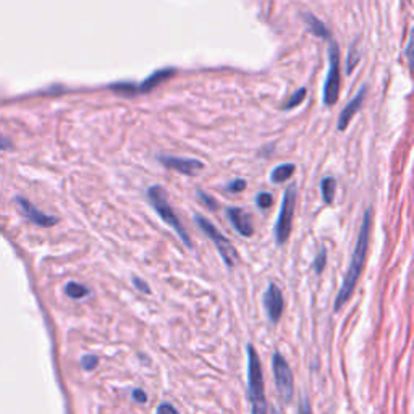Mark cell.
Here are the masks:
<instances>
[{
  "instance_id": "cb8c5ba5",
  "label": "cell",
  "mask_w": 414,
  "mask_h": 414,
  "mask_svg": "<svg viewBox=\"0 0 414 414\" xmlns=\"http://www.w3.org/2000/svg\"><path fill=\"white\" fill-rule=\"evenodd\" d=\"M131 395H133V400L138 401V403H146V400H148V395L143 392V388H134Z\"/></svg>"
},
{
  "instance_id": "7402d4cb",
  "label": "cell",
  "mask_w": 414,
  "mask_h": 414,
  "mask_svg": "<svg viewBox=\"0 0 414 414\" xmlns=\"http://www.w3.org/2000/svg\"><path fill=\"white\" fill-rule=\"evenodd\" d=\"M245 188H246V181L243 178H236L227 185V191H229V193H241Z\"/></svg>"
},
{
  "instance_id": "277c9868",
  "label": "cell",
  "mask_w": 414,
  "mask_h": 414,
  "mask_svg": "<svg viewBox=\"0 0 414 414\" xmlns=\"http://www.w3.org/2000/svg\"><path fill=\"white\" fill-rule=\"evenodd\" d=\"M297 186L292 185L285 190L280 212H278V219L273 229V235H276V243L278 246L285 245L288 240L290 233H292L293 225V214H294V206H297Z\"/></svg>"
},
{
  "instance_id": "5b68a950",
  "label": "cell",
  "mask_w": 414,
  "mask_h": 414,
  "mask_svg": "<svg viewBox=\"0 0 414 414\" xmlns=\"http://www.w3.org/2000/svg\"><path fill=\"white\" fill-rule=\"evenodd\" d=\"M175 69H160L152 71L146 80L139 85H133V83H115V85H110V90L113 92H118V94L123 97H133L136 94H146V92H151L155 90L159 85H162L164 81L170 80L173 76Z\"/></svg>"
},
{
  "instance_id": "4fadbf2b",
  "label": "cell",
  "mask_w": 414,
  "mask_h": 414,
  "mask_svg": "<svg viewBox=\"0 0 414 414\" xmlns=\"http://www.w3.org/2000/svg\"><path fill=\"white\" fill-rule=\"evenodd\" d=\"M304 22H306V26L309 29L310 34L317 36L320 39H329L330 38V31L327 26H325L320 20H317L314 15L310 13H304Z\"/></svg>"
},
{
  "instance_id": "44dd1931",
  "label": "cell",
  "mask_w": 414,
  "mask_h": 414,
  "mask_svg": "<svg viewBox=\"0 0 414 414\" xmlns=\"http://www.w3.org/2000/svg\"><path fill=\"white\" fill-rule=\"evenodd\" d=\"M196 194H198V198L203 201V204L207 207V209H210V210H215L217 209V203H215V199L212 198V196H209L207 193H204L203 190H198L196 191Z\"/></svg>"
},
{
  "instance_id": "6da1fadb",
  "label": "cell",
  "mask_w": 414,
  "mask_h": 414,
  "mask_svg": "<svg viewBox=\"0 0 414 414\" xmlns=\"http://www.w3.org/2000/svg\"><path fill=\"white\" fill-rule=\"evenodd\" d=\"M371 227H372V207L369 206L364 212V217H362L359 233H358V240H356V246H355L353 255H351V259H350V266H348V269H346L343 283H341L338 293H336V298H335V303H334L335 313L343 308L346 303H348L351 294H353L356 283H358V280H359L362 267H364L367 248H369Z\"/></svg>"
},
{
  "instance_id": "484cf974",
  "label": "cell",
  "mask_w": 414,
  "mask_h": 414,
  "mask_svg": "<svg viewBox=\"0 0 414 414\" xmlns=\"http://www.w3.org/2000/svg\"><path fill=\"white\" fill-rule=\"evenodd\" d=\"M298 414H313V410H310V405H309L308 398H303V401L299 403Z\"/></svg>"
},
{
  "instance_id": "9a60e30c",
  "label": "cell",
  "mask_w": 414,
  "mask_h": 414,
  "mask_svg": "<svg viewBox=\"0 0 414 414\" xmlns=\"http://www.w3.org/2000/svg\"><path fill=\"white\" fill-rule=\"evenodd\" d=\"M294 170H297V167H294L293 164H282V165H278V167H276V169L272 170L271 181H272V183H276V185L285 183V181H287L294 173Z\"/></svg>"
},
{
  "instance_id": "603a6c76",
  "label": "cell",
  "mask_w": 414,
  "mask_h": 414,
  "mask_svg": "<svg viewBox=\"0 0 414 414\" xmlns=\"http://www.w3.org/2000/svg\"><path fill=\"white\" fill-rule=\"evenodd\" d=\"M155 414H178V411L170 403H160L155 410Z\"/></svg>"
},
{
  "instance_id": "d6986e66",
  "label": "cell",
  "mask_w": 414,
  "mask_h": 414,
  "mask_svg": "<svg viewBox=\"0 0 414 414\" xmlns=\"http://www.w3.org/2000/svg\"><path fill=\"white\" fill-rule=\"evenodd\" d=\"M325 262H327V251H325V248H322V250L319 251V255L315 256L314 264H313L314 272L317 273V276H319V273H322L324 267H325Z\"/></svg>"
},
{
  "instance_id": "ffe728a7",
  "label": "cell",
  "mask_w": 414,
  "mask_h": 414,
  "mask_svg": "<svg viewBox=\"0 0 414 414\" xmlns=\"http://www.w3.org/2000/svg\"><path fill=\"white\" fill-rule=\"evenodd\" d=\"M97 364H99V358L96 355H85L81 358V367L85 371H92L96 369Z\"/></svg>"
},
{
  "instance_id": "8fae6325",
  "label": "cell",
  "mask_w": 414,
  "mask_h": 414,
  "mask_svg": "<svg viewBox=\"0 0 414 414\" xmlns=\"http://www.w3.org/2000/svg\"><path fill=\"white\" fill-rule=\"evenodd\" d=\"M227 219L231 224L241 236L250 238L255 233V227H252L251 215L246 210L240 209V207H227Z\"/></svg>"
},
{
  "instance_id": "3957f363",
  "label": "cell",
  "mask_w": 414,
  "mask_h": 414,
  "mask_svg": "<svg viewBox=\"0 0 414 414\" xmlns=\"http://www.w3.org/2000/svg\"><path fill=\"white\" fill-rule=\"evenodd\" d=\"M148 199H149V203H151L152 209L159 214L160 219H162L165 224H167L169 227H172V229L175 230V233H177L180 240L183 241V245L186 248L193 246L191 245L190 235L183 229V225H181L180 219L177 217V214H175V210L172 209V206L169 204L167 193H165V190L162 188V186H159V185L151 186V188L148 190Z\"/></svg>"
},
{
  "instance_id": "7c38bea8",
  "label": "cell",
  "mask_w": 414,
  "mask_h": 414,
  "mask_svg": "<svg viewBox=\"0 0 414 414\" xmlns=\"http://www.w3.org/2000/svg\"><path fill=\"white\" fill-rule=\"evenodd\" d=\"M366 94H367V86L362 85L358 90V92L355 94L353 99L346 104L343 110L340 112V117H338V129H340V131H343V129L348 128L350 122L353 120V117L361 110L362 102H364V99H366Z\"/></svg>"
},
{
  "instance_id": "e0dca14e",
  "label": "cell",
  "mask_w": 414,
  "mask_h": 414,
  "mask_svg": "<svg viewBox=\"0 0 414 414\" xmlns=\"http://www.w3.org/2000/svg\"><path fill=\"white\" fill-rule=\"evenodd\" d=\"M306 97V87H299L297 92H293V96L283 104V110H292V108H297L299 104L304 101Z\"/></svg>"
},
{
  "instance_id": "30bf717a",
  "label": "cell",
  "mask_w": 414,
  "mask_h": 414,
  "mask_svg": "<svg viewBox=\"0 0 414 414\" xmlns=\"http://www.w3.org/2000/svg\"><path fill=\"white\" fill-rule=\"evenodd\" d=\"M264 308H266L267 317L272 324H277L280 320L285 308L282 290L276 283H269V287L264 293Z\"/></svg>"
},
{
  "instance_id": "4316f807",
  "label": "cell",
  "mask_w": 414,
  "mask_h": 414,
  "mask_svg": "<svg viewBox=\"0 0 414 414\" xmlns=\"http://www.w3.org/2000/svg\"><path fill=\"white\" fill-rule=\"evenodd\" d=\"M411 49H413V34H410V41H408V48H406V54H408V62H410V65L413 64V55H411Z\"/></svg>"
},
{
  "instance_id": "5bb4252c",
  "label": "cell",
  "mask_w": 414,
  "mask_h": 414,
  "mask_svg": "<svg viewBox=\"0 0 414 414\" xmlns=\"http://www.w3.org/2000/svg\"><path fill=\"white\" fill-rule=\"evenodd\" d=\"M64 293H65L66 297H69L70 299H75V301H78V299L86 298L87 294L91 293V290L87 288V287H85V285H83V283H78V282L70 280V282H66V283H65Z\"/></svg>"
},
{
  "instance_id": "ac0fdd59",
  "label": "cell",
  "mask_w": 414,
  "mask_h": 414,
  "mask_svg": "<svg viewBox=\"0 0 414 414\" xmlns=\"http://www.w3.org/2000/svg\"><path fill=\"white\" fill-rule=\"evenodd\" d=\"M272 201H273L272 194L267 193V191H261V193L256 196V204H257L259 209H262V210H267L269 207L272 206Z\"/></svg>"
},
{
  "instance_id": "ba28073f",
  "label": "cell",
  "mask_w": 414,
  "mask_h": 414,
  "mask_svg": "<svg viewBox=\"0 0 414 414\" xmlns=\"http://www.w3.org/2000/svg\"><path fill=\"white\" fill-rule=\"evenodd\" d=\"M272 371L278 395H280L283 401H292L294 393L293 372L290 369L287 359H285L278 351H276L272 356Z\"/></svg>"
},
{
  "instance_id": "d4e9b609",
  "label": "cell",
  "mask_w": 414,
  "mask_h": 414,
  "mask_svg": "<svg viewBox=\"0 0 414 414\" xmlns=\"http://www.w3.org/2000/svg\"><path fill=\"white\" fill-rule=\"evenodd\" d=\"M133 283H134V287H136L139 292H143V293H151V290H149V287H148V283L144 282V280H141V278H138V277H133Z\"/></svg>"
},
{
  "instance_id": "8992f818",
  "label": "cell",
  "mask_w": 414,
  "mask_h": 414,
  "mask_svg": "<svg viewBox=\"0 0 414 414\" xmlns=\"http://www.w3.org/2000/svg\"><path fill=\"white\" fill-rule=\"evenodd\" d=\"M329 73L322 91V102L325 107H332L338 101L340 94V50L335 43L329 44Z\"/></svg>"
},
{
  "instance_id": "9c48e42d",
  "label": "cell",
  "mask_w": 414,
  "mask_h": 414,
  "mask_svg": "<svg viewBox=\"0 0 414 414\" xmlns=\"http://www.w3.org/2000/svg\"><path fill=\"white\" fill-rule=\"evenodd\" d=\"M159 162L164 167L172 169L175 172H180L188 177H193L201 170L204 169V164L198 159H190V157H177V155H159Z\"/></svg>"
},
{
  "instance_id": "7a4b0ae2",
  "label": "cell",
  "mask_w": 414,
  "mask_h": 414,
  "mask_svg": "<svg viewBox=\"0 0 414 414\" xmlns=\"http://www.w3.org/2000/svg\"><path fill=\"white\" fill-rule=\"evenodd\" d=\"M248 353V397L251 401V414H267L266 392H264V377L261 361L255 346H246Z\"/></svg>"
},
{
  "instance_id": "52a82bcc",
  "label": "cell",
  "mask_w": 414,
  "mask_h": 414,
  "mask_svg": "<svg viewBox=\"0 0 414 414\" xmlns=\"http://www.w3.org/2000/svg\"><path fill=\"white\" fill-rule=\"evenodd\" d=\"M194 222H196V225H198L199 229L203 230L206 233V235L210 238L212 243H214L215 248H217V251H219L220 257L224 259L225 266L227 267H233V266H235L238 256H236L235 248H233V245L229 241V238H227L224 235V233H220L219 230H217L215 227H214V224H212L210 220H207L206 217H203V215L196 214L194 215Z\"/></svg>"
},
{
  "instance_id": "2e32d148",
  "label": "cell",
  "mask_w": 414,
  "mask_h": 414,
  "mask_svg": "<svg viewBox=\"0 0 414 414\" xmlns=\"http://www.w3.org/2000/svg\"><path fill=\"white\" fill-rule=\"evenodd\" d=\"M335 190H336V181L334 177H325L320 180V194L325 204H332L335 198Z\"/></svg>"
}]
</instances>
